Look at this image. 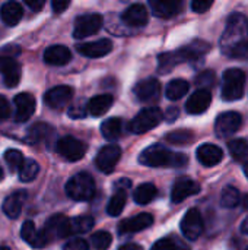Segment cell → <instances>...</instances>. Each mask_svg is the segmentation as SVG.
Here are the masks:
<instances>
[{
    "mask_svg": "<svg viewBox=\"0 0 248 250\" xmlns=\"http://www.w3.org/2000/svg\"><path fill=\"white\" fill-rule=\"evenodd\" d=\"M221 50L228 57H244L248 53V19L243 13H232L228 18L221 37Z\"/></svg>",
    "mask_w": 248,
    "mask_h": 250,
    "instance_id": "obj_1",
    "label": "cell"
},
{
    "mask_svg": "<svg viewBox=\"0 0 248 250\" xmlns=\"http://www.w3.org/2000/svg\"><path fill=\"white\" fill-rule=\"evenodd\" d=\"M139 163L146 167H184L189 163L187 155L172 152L162 145H152L146 148L140 157Z\"/></svg>",
    "mask_w": 248,
    "mask_h": 250,
    "instance_id": "obj_2",
    "label": "cell"
},
{
    "mask_svg": "<svg viewBox=\"0 0 248 250\" xmlns=\"http://www.w3.org/2000/svg\"><path fill=\"white\" fill-rule=\"evenodd\" d=\"M66 195L79 202L91 201L95 195V182L88 173H77L66 183Z\"/></svg>",
    "mask_w": 248,
    "mask_h": 250,
    "instance_id": "obj_3",
    "label": "cell"
},
{
    "mask_svg": "<svg viewBox=\"0 0 248 250\" xmlns=\"http://www.w3.org/2000/svg\"><path fill=\"white\" fill-rule=\"evenodd\" d=\"M246 88V73L241 69H228L224 73L222 98L225 101H235L243 98Z\"/></svg>",
    "mask_w": 248,
    "mask_h": 250,
    "instance_id": "obj_4",
    "label": "cell"
},
{
    "mask_svg": "<svg viewBox=\"0 0 248 250\" xmlns=\"http://www.w3.org/2000/svg\"><path fill=\"white\" fill-rule=\"evenodd\" d=\"M162 120H164V113L158 107H146L140 113H137V116L130 122L129 129L136 135L146 133L151 129L161 125Z\"/></svg>",
    "mask_w": 248,
    "mask_h": 250,
    "instance_id": "obj_5",
    "label": "cell"
},
{
    "mask_svg": "<svg viewBox=\"0 0 248 250\" xmlns=\"http://www.w3.org/2000/svg\"><path fill=\"white\" fill-rule=\"evenodd\" d=\"M102 26V16L98 13H86L80 15L75 21V28H73V37L77 40L86 38L89 35L96 34Z\"/></svg>",
    "mask_w": 248,
    "mask_h": 250,
    "instance_id": "obj_6",
    "label": "cell"
},
{
    "mask_svg": "<svg viewBox=\"0 0 248 250\" xmlns=\"http://www.w3.org/2000/svg\"><path fill=\"white\" fill-rule=\"evenodd\" d=\"M57 152L67 161H79L86 154V144L73 138V136H64L57 141Z\"/></svg>",
    "mask_w": 248,
    "mask_h": 250,
    "instance_id": "obj_7",
    "label": "cell"
},
{
    "mask_svg": "<svg viewBox=\"0 0 248 250\" xmlns=\"http://www.w3.org/2000/svg\"><path fill=\"white\" fill-rule=\"evenodd\" d=\"M243 125V117L240 113L235 111H227L218 116L216 122H215V132L218 138H229L232 136L235 132L240 130Z\"/></svg>",
    "mask_w": 248,
    "mask_h": 250,
    "instance_id": "obj_8",
    "label": "cell"
},
{
    "mask_svg": "<svg viewBox=\"0 0 248 250\" xmlns=\"http://www.w3.org/2000/svg\"><path fill=\"white\" fill-rule=\"evenodd\" d=\"M120 158H121V148L115 144H110L99 149V152L95 158V166L99 171L108 174V173L114 171Z\"/></svg>",
    "mask_w": 248,
    "mask_h": 250,
    "instance_id": "obj_9",
    "label": "cell"
},
{
    "mask_svg": "<svg viewBox=\"0 0 248 250\" xmlns=\"http://www.w3.org/2000/svg\"><path fill=\"white\" fill-rule=\"evenodd\" d=\"M205 229V223H203V217L200 214L199 209L191 208L181 220V233L184 234L186 239L194 242L197 240Z\"/></svg>",
    "mask_w": 248,
    "mask_h": 250,
    "instance_id": "obj_10",
    "label": "cell"
},
{
    "mask_svg": "<svg viewBox=\"0 0 248 250\" xmlns=\"http://www.w3.org/2000/svg\"><path fill=\"white\" fill-rule=\"evenodd\" d=\"M44 231L47 234V237L51 240L54 239H64L69 237L72 234V224H70V218H67L63 214H56L53 217H50L45 223Z\"/></svg>",
    "mask_w": 248,
    "mask_h": 250,
    "instance_id": "obj_11",
    "label": "cell"
},
{
    "mask_svg": "<svg viewBox=\"0 0 248 250\" xmlns=\"http://www.w3.org/2000/svg\"><path fill=\"white\" fill-rule=\"evenodd\" d=\"M133 92L142 103H156L161 95V83L155 78H146L134 85Z\"/></svg>",
    "mask_w": 248,
    "mask_h": 250,
    "instance_id": "obj_12",
    "label": "cell"
},
{
    "mask_svg": "<svg viewBox=\"0 0 248 250\" xmlns=\"http://www.w3.org/2000/svg\"><path fill=\"white\" fill-rule=\"evenodd\" d=\"M73 98V89L67 85H58L47 91L44 95V101L50 108L61 110L64 108Z\"/></svg>",
    "mask_w": 248,
    "mask_h": 250,
    "instance_id": "obj_13",
    "label": "cell"
},
{
    "mask_svg": "<svg viewBox=\"0 0 248 250\" xmlns=\"http://www.w3.org/2000/svg\"><path fill=\"white\" fill-rule=\"evenodd\" d=\"M0 75L6 86L15 88L20 81V64L10 56H0Z\"/></svg>",
    "mask_w": 248,
    "mask_h": 250,
    "instance_id": "obj_14",
    "label": "cell"
},
{
    "mask_svg": "<svg viewBox=\"0 0 248 250\" xmlns=\"http://www.w3.org/2000/svg\"><path fill=\"white\" fill-rule=\"evenodd\" d=\"M20 237L23 242H26L28 245H31L32 248L35 249H41V248H45L48 243H50V239L47 237L45 231L44 230H37L34 221H25L22 224V229H20Z\"/></svg>",
    "mask_w": 248,
    "mask_h": 250,
    "instance_id": "obj_15",
    "label": "cell"
},
{
    "mask_svg": "<svg viewBox=\"0 0 248 250\" xmlns=\"http://www.w3.org/2000/svg\"><path fill=\"white\" fill-rule=\"evenodd\" d=\"M152 224H153V217L151 214H148V212H143V214H139V215H134L132 218H127V220L121 221L120 226H118V233L123 234V236L137 233V231L149 229Z\"/></svg>",
    "mask_w": 248,
    "mask_h": 250,
    "instance_id": "obj_16",
    "label": "cell"
},
{
    "mask_svg": "<svg viewBox=\"0 0 248 250\" xmlns=\"http://www.w3.org/2000/svg\"><path fill=\"white\" fill-rule=\"evenodd\" d=\"M15 103V117L18 122H26L35 111V98L29 92L18 94L13 100Z\"/></svg>",
    "mask_w": 248,
    "mask_h": 250,
    "instance_id": "obj_17",
    "label": "cell"
},
{
    "mask_svg": "<svg viewBox=\"0 0 248 250\" xmlns=\"http://www.w3.org/2000/svg\"><path fill=\"white\" fill-rule=\"evenodd\" d=\"M76 50H77V53H80L85 57L96 59V57L107 56L113 50V42L110 40H107V38H102V40H98V41H92V42L77 44Z\"/></svg>",
    "mask_w": 248,
    "mask_h": 250,
    "instance_id": "obj_18",
    "label": "cell"
},
{
    "mask_svg": "<svg viewBox=\"0 0 248 250\" xmlns=\"http://www.w3.org/2000/svg\"><path fill=\"white\" fill-rule=\"evenodd\" d=\"M212 103V94L209 89H197L193 92L187 103H186V110L189 114H202L205 113Z\"/></svg>",
    "mask_w": 248,
    "mask_h": 250,
    "instance_id": "obj_19",
    "label": "cell"
},
{
    "mask_svg": "<svg viewBox=\"0 0 248 250\" xmlns=\"http://www.w3.org/2000/svg\"><path fill=\"white\" fill-rule=\"evenodd\" d=\"M149 6L155 16L162 19H170L180 13L183 7L181 0H149Z\"/></svg>",
    "mask_w": 248,
    "mask_h": 250,
    "instance_id": "obj_20",
    "label": "cell"
},
{
    "mask_svg": "<svg viewBox=\"0 0 248 250\" xmlns=\"http://www.w3.org/2000/svg\"><path fill=\"white\" fill-rule=\"evenodd\" d=\"M200 192V185L194 180H190V179H181L178 180L174 188H172V192H171V201L174 204H180L183 202L184 199H187L189 196H193V195H197Z\"/></svg>",
    "mask_w": 248,
    "mask_h": 250,
    "instance_id": "obj_21",
    "label": "cell"
},
{
    "mask_svg": "<svg viewBox=\"0 0 248 250\" xmlns=\"http://www.w3.org/2000/svg\"><path fill=\"white\" fill-rule=\"evenodd\" d=\"M121 19L126 25L129 26H145L148 23V19H149V15H148V10L143 4H132L130 7H127L123 15H121Z\"/></svg>",
    "mask_w": 248,
    "mask_h": 250,
    "instance_id": "obj_22",
    "label": "cell"
},
{
    "mask_svg": "<svg viewBox=\"0 0 248 250\" xmlns=\"http://www.w3.org/2000/svg\"><path fill=\"white\" fill-rule=\"evenodd\" d=\"M25 201H26V192L25 190H16L3 201L1 209L9 218L15 220L20 215Z\"/></svg>",
    "mask_w": 248,
    "mask_h": 250,
    "instance_id": "obj_23",
    "label": "cell"
},
{
    "mask_svg": "<svg viewBox=\"0 0 248 250\" xmlns=\"http://www.w3.org/2000/svg\"><path fill=\"white\" fill-rule=\"evenodd\" d=\"M224 158V152L219 146L213 144H203L197 148V160L205 167H213L219 164Z\"/></svg>",
    "mask_w": 248,
    "mask_h": 250,
    "instance_id": "obj_24",
    "label": "cell"
},
{
    "mask_svg": "<svg viewBox=\"0 0 248 250\" xmlns=\"http://www.w3.org/2000/svg\"><path fill=\"white\" fill-rule=\"evenodd\" d=\"M178 51H180L184 63L193 62V60H197V59L203 57L205 54H208L210 51V44L203 40H194L190 44L184 45L183 48H180Z\"/></svg>",
    "mask_w": 248,
    "mask_h": 250,
    "instance_id": "obj_25",
    "label": "cell"
},
{
    "mask_svg": "<svg viewBox=\"0 0 248 250\" xmlns=\"http://www.w3.org/2000/svg\"><path fill=\"white\" fill-rule=\"evenodd\" d=\"M70 59L72 53L66 45H51L44 51V62L51 66H64Z\"/></svg>",
    "mask_w": 248,
    "mask_h": 250,
    "instance_id": "obj_26",
    "label": "cell"
},
{
    "mask_svg": "<svg viewBox=\"0 0 248 250\" xmlns=\"http://www.w3.org/2000/svg\"><path fill=\"white\" fill-rule=\"evenodd\" d=\"M22 16H23V9L18 1H7L0 9V18L7 26L18 25Z\"/></svg>",
    "mask_w": 248,
    "mask_h": 250,
    "instance_id": "obj_27",
    "label": "cell"
},
{
    "mask_svg": "<svg viewBox=\"0 0 248 250\" xmlns=\"http://www.w3.org/2000/svg\"><path fill=\"white\" fill-rule=\"evenodd\" d=\"M113 103H114V98L110 94L96 95V97L89 100V103H88V113L95 116V117H99V116L105 114L111 108Z\"/></svg>",
    "mask_w": 248,
    "mask_h": 250,
    "instance_id": "obj_28",
    "label": "cell"
},
{
    "mask_svg": "<svg viewBox=\"0 0 248 250\" xmlns=\"http://www.w3.org/2000/svg\"><path fill=\"white\" fill-rule=\"evenodd\" d=\"M183 57L180 54V51H167L158 56V72L159 73H170L177 64H181Z\"/></svg>",
    "mask_w": 248,
    "mask_h": 250,
    "instance_id": "obj_29",
    "label": "cell"
},
{
    "mask_svg": "<svg viewBox=\"0 0 248 250\" xmlns=\"http://www.w3.org/2000/svg\"><path fill=\"white\" fill-rule=\"evenodd\" d=\"M124 123L121 119L118 117H111L107 119L102 125H101V133L107 141H115L123 135V127Z\"/></svg>",
    "mask_w": 248,
    "mask_h": 250,
    "instance_id": "obj_30",
    "label": "cell"
},
{
    "mask_svg": "<svg viewBox=\"0 0 248 250\" xmlns=\"http://www.w3.org/2000/svg\"><path fill=\"white\" fill-rule=\"evenodd\" d=\"M51 133H53V127L50 125H47V123L39 122V123H35V125H32L29 127V130H28V133L25 136V141L28 144L35 145V144H39V142L45 141Z\"/></svg>",
    "mask_w": 248,
    "mask_h": 250,
    "instance_id": "obj_31",
    "label": "cell"
},
{
    "mask_svg": "<svg viewBox=\"0 0 248 250\" xmlns=\"http://www.w3.org/2000/svg\"><path fill=\"white\" fill-rule=\"evenodd\" d=\"M189 89H190V83L186 79H172L171 82H168L165 88V95L168 100L177 101L183 98L189 92Z\"/></svg>",
    "mask_w": 248,
    "mask_h": 250,
    "instance_id": "obj_32",
    "label": "cell"
},
{
    "mask_svg": "<svg viewBox=\"0 0 248 250\" xmlns=\"http://www.w3.org/2000/svg\"><path fill=\"white\" fill-rule=\"evenodd\" d=\"M158 195V189L152 185V183H143L140 186L136 188V190L133 192V198L134 202L139 205H148L151 204Z\"/></svg>",
    "mask_w": 248,
    "mask_h": 250,
    "instance_id": "obj_33",
    "label": "cell"
},
{
    "mask_svg": "<svg viewBox=\"0 0 248 250\" xmlns=\"http://www.w3.org/2000/svg\"><path fill=\"white\" fill-rule=\"evenodd\" d=\"M228 151L235 161H246L248 158V144L246 139H232L228 142Z\"/></svg>",
    "mask_w": 248,
    "mask_h": 250,
    "instance_id": "obj_34",
    "label": "cell"
},
{
    "mask_svg": "<svg viewBox=\"0 0 248 250\" xmlns=\"http://www.w3.org/2000/svg\"><path fill=\"white\" fill-rule=\"evenodd\" d=\"M126 199H127L126 192H123V190L115 192L111 196V199H110V202L107 205V214L110 217H118L123 212L124 207H126Z\"/></svg>",
    "mask_w": 248,
    "mask_h": 250,
    "instance_id": "obj_35",
    "label": "cell"
},
{
    "mask_svg": "<svg viewBox=\"0 0 248 250\" xmlns=\"http://www.w3.org/2000/svg\"><path fill=\"white\" fill-rule=\"evenodd\" d=\"M70 224H72V234H83L92 230L95 221L89 215H80V217L72 218Z\"/></svg>",
    "mask_w": 248,
    "mask_h": 250,
    "instance_id": "obj_36",
    "label": "cell"
},
{
    "mask_svg": "<svg viewBox=\"0 0 248 250\" xmlns=\"http://www.w3.org/2000/svg\"><path fill=\"white\" fill-rule=\"evenodd\" d=\"M38 173H39V166H38V163H37L35 160L28 158V160H25L22 168L19 170V179H20V182H23V183H29V182H32V180L38 176Z\"/></svg>",
    "mask_w": 248,
    "mask_h": 250,
    "instance_id": "obj_37",
    "label": "cell"
},
{
    "mask_svg": "<svg viewBox=\"0 0 248 250\" xmlns=\"http://www.w3.org/2000/svg\"><path fill=\"white\" fill-rule=\"evenodd\" d=\"M241 202V195H240V190L234 186H228L224 189L222 195H221V204L224 208H235L238 204Z\"/></svg>",
    "mask_w": 248,
    "mask_h": 250,
    "instance_id": "obj_38",
    "label": "cell"
},
{
    "mask_svg": "<svg viewBox=\"0 0 248 250\" xmlns=\"http://www.w3.org/2000/svg\"><path fill=\"white\" fill-rule=\"evenodd\" d=\"M165 139L170 142V144H174V145H189L194 141V133L190 132V130H186V129H180V130H174V132H170Z\"/></svg>",
    "mask_w": 248,
    "mask_h": 250,
    "instance_id": "obj_39",
    "label": "cell"
},
{
    "mask_svg": "<svg viewBox=\"0 0 248 250\" xmlns=\"http://www.w3.org/2000/svg\"><path fill=\"white\" fill-rule=\"evenodd\" d=\"M91 243L95 250H107L113 243V237L108 231H96L91 236Z\"/></svg>",
    "mask_w": 248,
    "mask_h": 250,
    "instance_id": "obj_40",
    "label": "cell"
},
{
    "mask_svg": "<svg viewBox=\"0 0 248 250\" xmlns=\"http://www.w3.org/2000/svg\"><path fill=\"white\" fill-rule=\"evenodd\" d=\"M4 161L7 163V166H9V168L12 171H16V170L22 168V166L25 163V158L18 149H7L4 152Z\"/></svg>",
    "mask_w": 248,
    "mask_h": 250,
    "instance_id": "obj_41",
    "label": "cell"
},
{
    "mask_svg": "<svg viewBox=\"0 0 248 250\" xmlns=\"http://www.w3.org/2000/svg\"><path fill=\"white\" fill-rule=\"evenodd\" d=\"M151 250H187L184 248V245L172 237H167V239H161L158 240Z\"/></svg>",
    "mask_w": 248,
    "mask_h": 250,
    "instance_id": "obj_42",
    "label": "cell"
},
{
    "mask_svg": "<svg viewBox=\"0 0 248 250\" xmlns=\"http://www.w3.org/2000/svg\"><path fill=\"white\" fill-rule=\"evenodd\" d=\"M216 83V76L212 70H205L196 76V85L200 89H208Z\"/></svg>",
    "mask_w": 248,
    "mask_h": 250,
    "instance_id": "obj_43",
    "label": "cell"
},
{
    "mask_svg": "<svg viewBox=\"0 0 248 250\" xmlns=\"http://www.w3.org/2000/svg\"><path fill=\"white\" fill-rule=\"evenodd\" d=\"M63 250H89V246L83 239H72L64 245Z\"/></svg>",
    "mask_w": 248,
    "mask_h": 250,
    "instance_id": "obj_44",
    "label": "cell"
},
{
    "mask_svg": "<svg viewBox=\"0 0 248 250\" xmlns=\"http://www.w3.org/2000/svg\"><path fill=\"white\" fill-rule=\"evenodd\" d=\"M69 116L72 119H83L86 114H88V105H82V104H76V105H72L69 108Z\"/></svg>",
    "mask_w": 248,
    "mask_h": 250,
    "instance_id": "obj_45",
    "label": "cell"
},
{
    "mask_svg": "<svg viewBox=\"0 0 248 250\" xmlns=\"http://www.w3.org/2000/svg\"><path fill=\"white\" fill-rule=\"evenodd\" d=\"M213 4V1L210 0H193L191 1V9L196 12V13H205L208 9H210Z\"/></svg>",
    "mask_w": 248,
    "mask_h": 250,
    "instance_id": "obj_46",
    "label": "cell"
},
{
    "mask_svg": "<svg viewBox=\"0 0 248 250\" xmlns=\"http://www.w3.org/2000/svg\"><path fill=\"white\" fill-rule=\"evenodd\" d=\"M9 114H10V105H9L7 100L3 95H0V120L7 119Z\"/></svg>",
    "mask_w": 248,
    "mask_h": 250,
    "instance_id": "obj_47",
    "label": "cell"
},
{
    "mask_svg": "<svg viewBox=\"0 0 248 250\" xmlns=\"http://www.w3.org/2000/svg\"><path fill=\"white\" fill-rule=\"evenodd\" d=\"M69 6H70V1H67V0H54V1L51 3V7H53V10H54L56 13H61V12L66 10Z\"/></svg>",
    "mask_w": 248,
    "mask_h": 250,
    "instance_id": "obj_48",
    "label": "cell"
},
{
    "mask_svg": "<svg viewBox=\"0 0 248 250\" xmlns=\"http://www.w3.org/2000/svg\"><path fill=\"white\" fill-rule=\"evenodd\" d=\"M25 4H26L29 9H32L34 12H38V10H41V9L44 7L45 1H44V0H25Z\"/></svg>",
    "mask_w": 248,
    "mask_h": 250,
    "instance_id": "obj_49",
    "label": "cell"
},
{
    "mask_svg": "<svg viewBox=\"0 0 248 250\" xmlns=\"http://www.w3.org/2000/svg\"><path fill=\"white\" fill-rule=\"evenodd\" d=\"M115 186H117V188H115V189H117V192H118V190H123V192H124V190H126L127 188H130V186H132V182H130V180H126V179H124V180L115 182Z\"/></svg>",
    "mask_w": 248,
    "mask_h": 250,
    "instance_id": "obj_50",
    "label": "cell"
},
{
    "mask_svg": "<svg viewBox=\"0 0 248 250\" xmlns=\"http://www.w3.org/2000/svg\"><path fill=\"white\" fill-rule=\"evenodd\" d=\"M118 250H143V248L139 246L137 243H127V245L121 246Z\"/></svg>",
    "mask_w": 248,
    "mask_h": 250,
    "instance_id": "obj_51",
    "label": "cell"
},
{
    "mask_svg": "<svg viewBox=\"0 0 248 250\" xmlns=\"http://www.w3.org/2000/svg\"><path fill=\"white\" fill-rule=\"evenodd\" d=\"M177 116H178V108H171V110H170V113L167 114V117H170V119H168L170 122H172Z\"/></svg>",
    "mask_w": 248,
    "mask_h": 250,
    "instance_id": "obj_52",
    "label": "cell"
},
{
    "mask_svg": "<svg viewBox=\"0 0 248 250\" xmlns=\"http://www.w3.org/2000/svg\"><path fill=\"white\" fill-rule=\"evenodd\" d=\"M241 233L243 234H247L248 236V217L243 221V224H241Z\"/></svg>",
    "mask_w": 248,
    "mask_h": 250,
    "instance_id": "obj_53",
    "label": "cell"
},
{
    "mask_svg": "<svg viewBox=\"0 0 248 250\" xmlns=\"http://www.w3.org/2000/svg\"><path fill=\"white\" fill-rule=\"evenodd\" d=\"M241 202H243V207H244V209H248V195H246V196L241 199Z\"/></svg>",
    "mask_w": 248,
    "mask_h": 250,
    "instance_id": "obj_54",
    "label": "cell"
},
{
    "mask_svg": "<svg viewBox=\"0 0 248 250\" xmlns=\"http://www.w3.org/2000/svg\"><path fill=\"white\" fill-rule=\"evenodd\" d=\"M244 174L247 176V179H248V163L244 166Z\"/></svg>",
    "mask_w": 248,
    "mask_h": 250,
    "instance_id": "obj_55",
    "label": "cell"
},
{
    "mask_svg": "<svg viewBox=\"0 0 248 250\" xmlns=\"http://www.w3.org/2000/svg\"><path fill=\"white\" fill-rule=\"evenodd\" d=\"M0 250H10V248L6 246V245H1V246H0Z\"/></svg>",
    "mask_w": 248,
    "mask_h": 250,
    "instance_id": "obj_56",
    "label": "cell"
},
{
    "mask_svg": "<svg viewBox=\"0 0 248 250\" xmlns=\"http://www.w3.org/2000/svg\"><path fill=\"white\" fill-rule=\"evenodd\" d=\"M1 179H3V170L0 168V180H1Z\"/></svg>",
    "mask_w": 248,
    "mask_h": 250,
    "instance_id": "obj_57",
    "label": "cell"
},
{
    "mask_svg": "<svg viewBox=\"0 0 248 250\" xmlns=\"http://www.w3.org/2000/svg\"><path fill=\"white\" fill-rule=\"evenodd\" d=\"M246 250H248V248H247V249H246Z\"/></svg>",
    "mask_w": 248,
    "mask_h": 250,
    "instance_id": "obj_58",
    "label": "cell"
}]
</instances>
